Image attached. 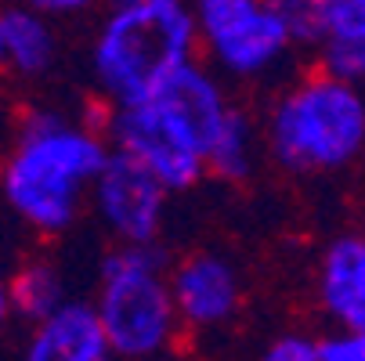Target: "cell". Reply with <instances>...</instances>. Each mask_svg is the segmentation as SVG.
<instances>
[{
    "mask_svg": "<svg viewBox=\"0 0 365 361\" xmlns=\"http://www.w3.org/2000/svg\"><path fill=\"white\" fill-rule=\"evenodd\" d=\"M170 300L185 333H221L242 311V275L217 249H199L167 268Z\"/></svg>",
    "mask_w": 365,
    "mask_h": 361,
    "instance_id": "ba28073f",
    "label": "cell"
},
{
    "mask_svg": "<svg viewBox=\"0 0 365 361\" xmlns=\"http://www.w3.org/2000/svg\"><path fill=\"white\" fill-rule=\"evenodd\" d=\"M199 58L188 0H113L91 43V80L113 105L145 101Z\"/></svg>",
    "mask_w": 365,
    "mask_h": 361,
    "instance_id": "3957f363",
    "label": "cell"
},
{
    "mask_svg": "<svg viewBox=\"0 0 365 361\" xmlns=\"http://www.w3.org/2000/svg\"><path fill=\"white\" fill-rule=\"evenodd\" d=\"M29 8H36V11H43V15H51V19H66V15H83V11H91L98 0H26Z\"/></svg>",
    "mask_w": 365,
    "mask_h": 361,
    "instance_id": "d6986e66",
    "label": "cell"
},
{
    "mask_svg": "<svg viewBox=\"0 0 365 361\" xmlns=\"http://www.w3.org/2000/svg\"><path fill=\"white\" fill-rule=\"evenodd\" d=\"M0 69H8V51H4V26H0Z\"/></svg>",
    "mask_w": 365,
    "mask_h": 361,
    "instance_id": "44dd1931",
    "label": "cell"
},
{
    "mask_svg": "<svg viewBox=\"0 0 365 361\" xmlns=\"http://www.w3.org/2000/svg\"><path fill=\"white\" fill-rule=\"evenodd\" d=\"M260 156H264V137H260V123L232 105L228 116L217 123V130L210 134L202 148V159H206V177H217L228 184H242L257 174Z\"/></svg>",
    "mask_w": 365,
    "mask_h": 361,
    "instance_id": "8fae6325",
    "label": "cell"
},
{
    "mask_svg": "<svg viewBox=\"0 0 365 361\" xmlns=\"http://www.w3.org/2000/svg\"><path fill=\"white\" fill-rule=\"evenodd\" d=\"M264 152L297 177L351 170L365 156V87L326 69L297 76L260 120Z\"/></svg>",
    "mask_w": 365,
    "mask_h": 361,
    "instance_id": "7a4b0ae2",
    "label": "cell"
},
{
    "mask_svg": "<svg viewBox=\"0 0 365 361\" xmlns=\"http://www.w3.org/2000/svg\"><path fill=\"white\" fill-rule=\"evenodd\" d=\"M315 361H365V329H336L319 336Z\"/></svg>",
    "mask_w": 365,
    "mask_h": 361,
    "instance_id": "2e32d148",
    "label": "cell"
},
{
    "mask_svg": "<svg viewBox=\"0 0 365 361\" xmlns=\"http://www.w3.org/2000/svg\"><path fill=\"white\" fill-rule=\"evenodd\" d=\"M26 357L29 361H109L113 357L109 340L94 303L66 296L43 318L29 322Z\"/></svg>",
    "mask_w": 365,
    "mask_h": 361,
    "instance_id": "9c48e42d",
    "label": "cell"
},
{
    "mask_svg": "<svg viewBox=\"0 0 365 361\" xmlns=\"http://www.w3.org/2000/svg\"><path fill=\"white\" fill-rule=\"evenodd\" d=\"M315 347H319V336H311L304 329H286L264 347V357L268 361H315Z\"/></svg>",
    "mask_w": 365,
    "mask_h": 361,
    "instance_id": "e0dca14e",
    "label": "cell"
},
{
    "mask_svg": "<svg viewBox=\"0 0 365 361\" xmlns=\"http://www.w3.org/2000/svg\"><path fill=\"white\" fill-rule=\"evenodd\" d=\"M361 242H365V228H361Z\"/></svg>",
    "mask_w": 365,
    "mask_h": 361,
    "instance_id": "7402d4cb",
    "label": "cell"
},
{
    "mask_svg": "<svg viewBox=\"0 0 365 361\" xmlns=\"http://www.w3.org/2000/svg\"><path fill=\"white\" fill-rule=\"evenodd\" d=\"M167 268L170 256L160 239L116 242V249L101 261L94 311L113 357L155 361L178 350L185 329L170 300Z\"/></svg>",
    "mask_w": 365,
    "mask_h": 361,
    "instance_id": "277c9868",
    "label": "cell"
},
{
    "mask_svg": "<svg viewBox=\"0 0 365 361\" xmlns=\"http://www.w3.org/2000/svg\"><path fill=\"white\" fill-rule=\"evenodd\" d=\"M87 202L113 242H152L167 224L170 192L138 159L109 148L106 163L91 181Z\"/></svg>",
    "mask_w": 365,
    "mask_h": 361,
    "instance_id": "52a82bcc",
    "label": "cell"
},
{
    "mask_svg": "<svg viewBox=\"0 0 365 361\" xmlns=\"http://www.w3.org/2000/svg\"><path fill=\"white\" fill-rule=\"evenodd\" d=\"M315 55H319V69L347 80V83H358L365 87V43L361 40H351V36H340V33H326L319 43H315Z\"/></svg>",
    "mask_w": 365,
    "mask_h": 361,
    "instance_id": "9a60e30c",
    "label": "cell"
},
{
    "mask_svg": "<svg viewBox=\"0 0 365 361\" xmlns=\"http://www.w3.org/2000/svg\"><path fill=\"white\" fill-rule=\"evenodd\" d=\"M11 322V293H8V275L0 268V329Z\"/></svg>",
    "mask_w": 365,
    "mask_h": 361,
    "instance_id": "ffe728a7",
    "label": "cell"
},
{
    "mask_svg": "<svg viewBox=\"0 0 365 361\" xmlns=\"http://www.w3.org/2000/svg\"><path fill=\"white\" fill-rule=\"evenodd\" d=\"M101 130H106L109 148L138 159L170 195L188 192L206 177L202 137L155 94L145 101H130V105H113Z\"/></svg>",
    "mask_w": 365,
    "mask_h": 361,
    "instance_id": "8992f818",
    "label": "cell"
},
{
    "mask_svg": "<svg viewBox=\"0 0 365 361\" xmlns=\"http://www.w3.org/2000/svg\"><path fill=\"white\" fill-rule=\"evenodd\" d=\"M326 33H340L365 43V0H329Z\"/></svg>",
    "mask_w": 365,
    "mask_h": 361,
    "instance_id": "ac0fdd59",
    "label": "cell"
},
{
    "mask_svg": "<svg viewBox=\"0 0 365 361\" xmlns=\"http://www.w3.org/2000/svg\"><path fill=\"white\" fill-rule=\"evenodd\" d=\"M8 293H11V315H19L22 322H36L66 300V278L51 261H26L8 278Z\"/></svg>",
    "mask_w": 365,
    "mask_h": 361,
    "instance_id": "4fadbf2b",
    "label": "cell"
},
{
    "mask_svg": "<svg viewBox=\"0 0 365 361\" xmlns=\"http://www.w3.org/2000/svg\"><path fill=\"white\" fill-rule=\"evenodd\" d=\"M0 26H4V51H8V69H15L26 80H36L51 73L58 58V36L51 26V15L22 4H11L0 11Z\"/></svg>",
    "mask_w": 365,
    "mask_h": 361,
    "instance_id": "7c38bea8",
    "label": "cell"
},
{
    "mask_svg": "<svg viewBox=\"0 0 365 361\" xmlns=\"http://www.w3.org/2000/svg\"><path fill=\"white\" fill-rule=\"evenodd\" d=\"M315 296L336 329H365V242L361 235H336L315 271Z\"/></svg>",
    "mask_w": 365,
    "mask_h": 361,
    "instance_id": "30bf717a",
    "label": "cell"
},
{
    "mask_svg": "<svg viewBox=\"0 0 365 361\" xmlns=\"http://www.w3.org/2000/svg\"><path fill=\"white\" fill-rule=\"evenodd\" d=\"M297 47H315L326 36L329 0H268Z\"/></svg>",
    "mask_w": 365,
    "mask_h": 361,
    "instance_id": "5bb4252c",
    "label": "cell"
},
{
    "mask_svg": "<svg viewBox=\"0 0 365 361\" xmlns=\"http://www.w3.org/2000/svg\"><path fill=\"white\" fill-rule=\"evenodd\" d=\"M199 55L225 80H272L297 51L268 0H188Z\"/></svg>",
    "mask_w": 365,
    "mask_h": 361,
    "instance_id": "5b68a950",
    "label": "cell"
},
{
    "mask_svg": "<svg viewBox=\"0 0 365 361\" xmlns=\"http://www.w3.org/2000/svg\"><path fill=\"white\" fill-rule=\"evenodd\" d=\"M106 156L109 141L101 127L51 109L33 113L0 167V192L26 228L66 235L76 228Z\"/></svg>",
    "mask_w": 365,
    "mask_h": 361,
    "instance_id": "6da1fadb",
    "label": "cell"
}]
</instances>
